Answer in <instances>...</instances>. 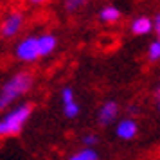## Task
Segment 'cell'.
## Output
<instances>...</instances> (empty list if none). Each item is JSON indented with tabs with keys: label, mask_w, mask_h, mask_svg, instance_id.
<instances>
[{
	"label": "cell",
	"mask_w": 160,
	"mask_h": 160,
	"mask_svg": "<svg viewBox=\"0 0 160 160\" xmlns=\"http://www.w3.org/2000/svg\"><path fill=\"white\" fill-rule=\"evenodd\" d=\"M32 85H34V78L29 70H18L13 76H9L0 88V108L6 110L20 97L29 94Z\"/></svg>",
	"instance_id": "cell-1"
},
{
	"label": "cell",
	"mask_w": 160,
	"mask_h": 160,
	"mask_svg": "<svg viewBox=\"0 0 160 160\" xmlns=\"http://www.w3.org/2000/svg\"><path fill=\"white\" fill-rule=\"evenodd\" d=\"M31 112H32L31 102H22V104H16L13 110H9L0 121V137L6 138L18 135L23 130L25 122L29 121Z\"/></svg>",
	"instance_id": "cell-2"
},
{
	"label": "cell",
	"mask_w": 160,
	"mask_h": 160,
	"mask_svg": "<svg viewBox=\"0 0 160 160\" xmlns=\"http://www.w3.org/2000/svg\"><path fill=\"white\" fill-rule=\"evenodd\" d=\"M27 22V16L23 13V9L20 8H11L8 9L4 16H2V22H0V34L4 40H15L20 36V32L25 27Z\"/></svg>",
	"instance_id": "cell-3"
},
{
	"label": "cell",
	"mask_w": 160,
	"mask_h": 160,
	"mask_svg": "<svg viewBox=\"0 0 160 160\" xmlns=\"http://www.w3.org/2000/svg\"><path fill=\"white\" fill-rule=\"evenodd\" d=\"M15 58L20 63H36L38 59L42 58V52H40V43H38V36L29 34V36L20 38L15 45Z\"/></svg>",
	"instance_id": "cell-4"
},
{
	"label": "cell",
	"mask_w": 160,
	"mask_h": 160,
	"mask_svg": "<svg viewBox=\"0 0 160 160\" xmlns=\"http://www.w3.org/2000/svg\"><path fill=\"white\" fill-rule=\"evenodd\" d=\"M61 104H63V115L67 119H76L79 115V104L74 97V90L70 87L61 88Z\"/></svg>",
	"instance_id": "cell-5"
},
{
	"label": "cell",
	"mask_w": 160,
	"mask_h": 160,
	"mask_svg": "<svg viewBox=\"0 0 160 160\" xmlns=\"http://www.w3.org/2000/svg\"><path fill=\"white\" fill-rule=\"evenodd\" d=\"M130 32L133 36H148L153 34V18L148 15H138L130 22Z\"/></svg>",
	"instance_id": "cell-6"
},
{
	"label": "cell",
	"mask_w": 160,
	"mask_h": 160,
	"mask_svg": "<svg viewBox=\"0 0 160 160\" xmlns=\"http://www.w3.org/2000/svg\"><path fill=\"white\" fill-rule=\"evenodd\" d=\"M121 18H122V13L113 4H104L97 11V20L104 25H115V23L121 22Z\"/></svg>",
	"instance_id": "cell-7"
},
{
	"label": "cell",
	"mask_w": 160,
	"mask_h": 160,
	"mask_svg": "<svg viewBox=\"0 0 160 160\" xmlns=\"http://www.w3.org/2000/svg\"><path fill=\"white\" fill-rule=\"evenodd\" d=\"M119 115V104L115 101H104L97 112V122L101 126H108L117 119Z\"/></svg>",
	"instance_id": "cell-8"
},
{
	"label": "cell",
	"mask_w": 160,
	"mask_h": 160,
	"mask_svg": "<svg viewBox=\"0 0 160 160\" xmlns=\"http://www.w3.org/2000/svg\"><path fill=\"white\" fill-rule=\"evenodd\" d=\"M38 43H40L42 58H47V56H51L52 52L56 51V47H58V38L54 36L52 32H42V34H38Z\"/></svg>",
	"instance_id": "cell-9"
},
{
	"label": "cell",
	"mask_w": 160,
	"mask_h": 160,
	"mask_svg": "<svg viewBox=\"0 0 160 160\" xmlns=\"http://www.w3.org/2000/svg\"><path fill=\"white\" fill-rule=\"evenodd\" d=\"M115 133H117V137L119 138H122V140H130V138H133L138 133V126H137V122H135L133 119H122L121 122L117 124Z\"/></svg>",
	"instance_id": "cell-10"
},
{
	"label": "cell",
	"mask_w": 160,
	"mask_h": 160,
	"mask_svg": "<svg viewBox=\"0 0 160 160\" xmlns=\"http://www.w3.org/2000/svg\"><path fill=\"white\" fill-rule=\"evenodd\" d=\"M88 4H90V0H61V9L67 15H78Z\"/></svg>",
	"instance_id": "cell-11"
},
{
	"label": "cell",
	"mask_w": 160,
	"mask_h": 160,
	"mask_svg": "<svg viewBox=\"0 0 160 160\" xmlns=\"http://www.w3.org/2000/svg\"><path fill=\"white\" fill-rule=\"evenodd\" d=\"M146 56H148V59L151 61V63H157V61H160V40H153V42H149V45H148V51H146Z\"/></svg>",
	"instance_id": "cell-12"
},
{
	"label": "cell",
	"mask_w": 160,
	"mask_h": 160,
	"mask_svg": "<svg viewBox=\"0 0 160 160\" xmlns=\"http://www.w3.org/2000/svg\"><path fill=\"white\" fill-rule=\"evenodd\" d=\"M68 160H97V153H95L94 148H85L81 151L74 153Z\"/></svg>",
	"instance_id": "cell-13"
},
{
	"label": "cell",
	"mask_w": 160,
	"mask_h": 160,
	"mask_svg": "<svg viewBox=\"0 0 160 160\" xmlns=\"http://www.w3.org/2000/svg\"><path fill=\"white\" fill-rule=\"evenodd\" d=\"M153 34L157 40H160V13L153 16Z\"/></svg>",
	"instance_id": "cell-14"
},
{
	"label": "cell",
	"mask_w": 160,
	"mask_h": 160,
	"mask_svg": "<svg viewBox=\"0 0 160 160\" xmlns=\"http://www.w3.org/2000/svg\"><path fill=\"white\" fill-rule=\"evenodd\" d=\"M23 2L29 8H43L47 4H51V0H23Z\"/></svg>",
	"instance_id": "cell-15"
},
{
	"label": "cell",
	"mask_w": 160,
	"mask_h": 160,
	"mask_svg": "<svg viewBox=\"0 0 160 160\" xmlns=\"http://www.w3.org/2000/svg\"><path fill=\"white\" fill-rule=\"evenodd\" d=\"M83 144H87V148H92L94 144H97V135H94V133H87V135L83 137Z\"/></svg>",
	"instance_id": "cell-16"
},
{
	"label": "cell",
	"mask_w": 160,
	"mask_h": 160,
	"mask_svg": "<svg viewBox=\"0 0 160 160\" xmlns=\"http://www.w3.org/2000/svg\"><path fill=\"white\" fill-rule=\"evenodd\" d=\"M153 95H155L157 101H160V81L157 83V87H155V90H153Z\"/></svg>",
	"instance_id": "cell-17"
},
{
	"label": "cell",
	"mask_w": 160,
	"mask_h": 160,
	"mask_svg": "<svg viewBox=\"0 0 160 160\" xmlns=\"http://www.w3.org/2000/svg\"><path fill=\"white\" fill-rule=\"evenodd\" d=\"M128 112H130V113H137V106L130 104V106H128Z\"/></svg>",
	"instance_id": "cell-18"
},
{
	"label": "cell",
	"mask_w": 160,
	"mask_h": 160,
	"mask_svg": "<svg viewBox=\"0 0 160 160\" xmlns=\"http://www.w3.org/2000/svg\"><path fill=\"white\" fill-rule=\"evenodd\" d=\"M157 106H158V112H160V101H157Z\"/></svg>",
	"instance_id": "cell-19"
}]
</instances>
